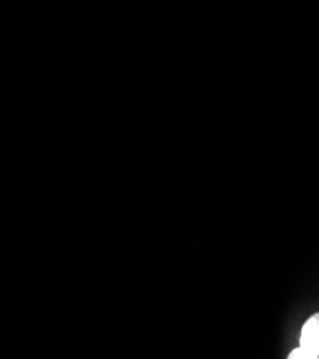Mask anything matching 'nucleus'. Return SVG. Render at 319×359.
<instances>
[{
    "label": "nucleus",
    "instance_id": "2",
    "mask_svg": "<svg viewBox=\"0 0 319 359\" xmlns=\"http://www.w3.org/2000/svg\"><path fill=\"white\" fill-rule=\"evenodd\" d=\"M286 359H319V356H315V355L306 352L305 349H302V348L299 346V348L292 349Z\"/></svg>",
    "mask_w": 319,
    "mask_h": 359
},
{
    "label": "nucleus",
    "instance_id": "1",
    "mask_svg": "<svg viewBox=\"0 0 319 359\" xmlns=\"http://www.w3.org/2000/svg\"><path fill=\"white\" fill-rule=\"evenodd\" d=\"M299 346L306 352L319 356V312L312 315L302 326Z\"/></svg>",
    "mask_w": 319,
    "mask_h": 359
}]
</instances>
